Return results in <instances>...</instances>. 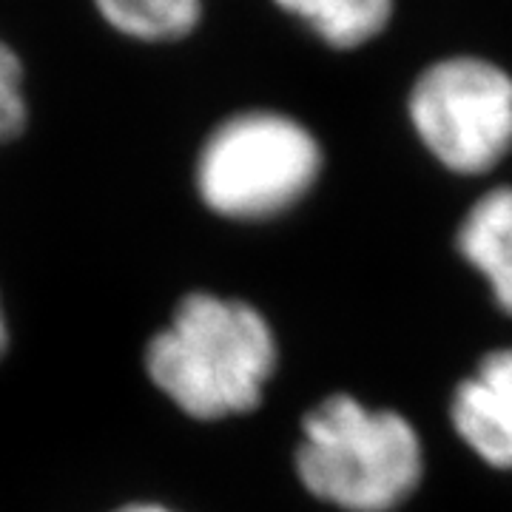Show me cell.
Here are the masks:
<instances>
[{
  "label": "cell",
  "instance_id": "6da1fadb",
  "mask_svg": "<svg viewBox=\"0 0 512 512\" xmlns=\"http://www.w3.org/2000/svg\"><path fill=\"white\" fill-rule=\"evenodd\" d=\"M276 362L268 319L245 299L211 291L185 293L143 353L148 382L194 421L256 410Z\"/></svg>",
  "mask_w": 512,
  "mask_h": 512
},
{
  "label": "cell",
  "instance_id": "7a4b0ae2",
  "mask_svg": "<svg viewBox=\"0 0 512 512\" xmlns=\"http://www.w3.org/2000/svg\"><path fill=\"white\" fill-rule=\"evenodd\" d=\"M296 473L313 498L339 510L390 512L419 487L424 450L404 416L339 393L302 421Z\"/></svg>",
  "mask_w": 512,
  "mask_h": 512
},
{
  "label": "cell",
  "instance_id": "3957f363",
  "mask_svg": "<svg viewBox=\"0 0 512 512\" xmlns=\"http://www.w3.org/2000/svg\"><path fill=\"white\" fill-rule=\"evenodd\" d=\"M319 171L322 148L308 128L282 111L251 109L202 140L194 188L222 220L265 222L305 200Z\"/></svg>",
  "mask_w": 512,
  "mask_h": 512
},
{
  "label": "cell",
  "instance_id": "277c9868",
  "mask_svg": "<svg viewBox=\"0 0 512 512\" xmlns=\"http://www.w3.org/2000/svg\"><path fill=\"white\" fill-rule=\"evenodd\" d=\"M410 120L441 165L484 174L512 148V77L478 57L433 63L413 86Z\"/></svg>",
  "mask_w": 512,
  "mask_h": 512
},
{
  "label": "cell",
  "instance_id": "5b68a950",
  "mask_svg": "<svg viewBox=\"0 0 512 512\" xmlns=\"http://www.w3.org/2000/svg\"><path fill=\"white\" fill-rule=\"evenodd\" d=\"M450 419L481 461L512 470V350L490 353L458 384Z\"/></svg>",
  "mask_w": 512,
  "mask_h": 512
},
{
  "label": "cell",
  "instance_id": "8992f818",
  "mask_svg": "<svg viewBox=\"0 0 512 512\" xmlns=\"http://www.w3.org/2000/svg\"><path fill=\"white\" fill-rule=\"evenodd\" d=\"M458 251L487 279L498 308L512 313V185L493 188L458 228Z\"/></svg>",
  "mask_w": 512,
  "mask_h": 512
},
{
  "label": "cell",
  "instance_id": "52a82bcc",
  "mask_svg": "<svg viewBox=\"0 0 512 512\" xmlns=\"http://www.w3.org/2000/svg\"><path fill=\"white\" fill-rule=\"evenodd\" d=\"M333 49H356L382 32L393 0H274Z\"/></svg>",
  "mask_w": 512,
  "mask_h": 512
},
{
  "label": "cell",
  "instance_id": "ba28073f",
  "mask_svg": "<svg viewBox=\"0 0 512 512\" xmlns=\"http://www.w3.org/2000/svg\"><path fill=\"white\" fill-rule=\"evenodd\" d=\"M117 35L137 43H180L202 20V0H92Z\"/></svg>",
  "mask_w": 512,
  "mask_h": 512
},
{
  "label": "cell",
  "instance_id": "9c48e42d",
  "mask_svg": "<svg viewBox=\"0 0 512 512\" xmlns=\"http://www.w3.org/2000/svg\"><path fill=\"white\" fill-rule=\"evenodd\" d=\"M29 120L26 103V72L18 52L0 40V146L20 137Z\"/></svg>",
  "mask_w": 512,
  "mask_h": 512
},
{
  "label": "cell",
  "instance_id": "30bf717a",
  "mask_svg": "<svg viewBox=\"0 0 512 512\" xmlns=\"http://www.w3.org/2000/svg\"><path fill=\"white\" fill-rule=\"evenodd\" d=\"M111 512H177L174 507H168V504H160V501H128L123 507H117V510Z\"/></svg>",
  "mask_w": 512,
  "mask_h": 512
},
{
  "label": "cell",
  "instance_id": "8fae6325",
  "mask_svg": "<svg viewBox=\"0 0 512 512\" xmlns=\"http://www.w3.org/2000/svg\"><path fill=\"white\" fill-rule=\"evenodd\" d=\"M9 348V322H6V311H3V299H0V359Z\"/></svg>",
  "mask_w": 512,
  "mask_h": 512
}]
</instances>
